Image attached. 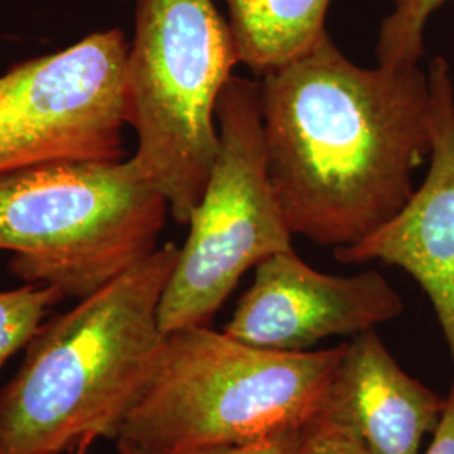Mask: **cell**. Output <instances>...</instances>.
<instances>
[{"label": "cell", "instance_id": "cell-1", "mask_svg": "<svg viewBox=\"0 0 454 454\" xmlns=\"http://www.w3.org/2000/svg\"><path fill=\"white\" fill-rule=\"evenodd\" d=\"M270 179L293 236L340 249L404 207L431 152L419 65L364 67L330 34L261 76Z\"/></svg>", "mask_w": 454, "mask_h": 454}, {"label": "cell", "instance_id": "cell-2", "mask_svg": "<svg viewBox=\"0 0 454 454\" xmlns=\"http://www.w3.org/2000/svg\"><path fill=\"white\" fill-rule=\"evenodd\" d=\"M179 251L157 247L41 325L0 392V454H59L114 439L160 354L159 309Z\"/></svg>", "mask_w": 454, "mask_h": 454}, {"label": "cell", "instance_id": "cell-3", "mask_svg": "<svg viewBox=\"0 0 454 454\" xmlns=\"http://www.w3.org/2000/svg\"><path fill=\"white\" fill-rule=\"evenodd\" d=\"M345 347L276 352L211 326L168 332L116 446L177 451L305 431L326 407Z\"/></svg>", "mask_w": 454, "mask_h": 454}, {"label": "cell", "instance_id": "cell-4", "mask_svg": "<svg viewBox=\"0 0 454 454\" xmlns=\"http://www.w3.org/2000/svg\"><path fill=\"white\" fill-rule=\"evenodd\" d=\"M239 65L214 0H137L127 58L131 162L174 221H191L219 150L217 101Z\"/></svg>", "mask_w": 454, "mask_h": 454}, {"label": "cell", "instance_id": "cell-5", "mask_svg": "<svg viewBox=\"0 0 454 454\" xmlns=\"http://www.w3.org/2000/svg\"><path fill=\"white\" fill-rule=\"evenodd\" d=\"M168 204L131 159L0 177V251L26 285L82 300L157 249Z\"/></svg>", "mask_w": 454, "mask_h": 454}, {"label": "cell", "instance_id": "cell-6", "mask_svg": "<svg viewBox=\"0 0 454 454\" xmlns=\"http://www.w3.org/2000/svg\"><path fill=\"white\" fill-rule=\"evenodd\" d=\"M215 118L219 150L163 293V333L209 326L244 273L293 249L292 229L268 172L260 82L234 74Z\"/></svg>", "mask_w": 454, "mask_h": 454}, {"label": "cell", "instance_id": "cell-7", "mask_svg": "<svg viewBox=\"0 0 454 454\" xmlns=\"http://www.w3.org/2000/svg\"><path fill=\"white\" fill-rule=\"evenodd\" d=\"M129 48L120 29L99 31L0 76V177L123 160Z\"/></svg>", "mask_w": 454, "mask_h": 454}, {"label": "cell", "instance_id": "cell-8", "mask_svg": "<svg viewBox=\"0 0 454 454\" xmlns=\"http://www.w3.org/2000/svg\"><path fill=\"white\" fill-rule=\"evenodd\" d=\"M404 311L401 294L379 271L322 273L294 249L254 268L224 333L276 352H307L332 337H356L389 324Z\"/></svg>", "mask_w": 454, "mask_h": 454}, {"label": "cell", "instance_id": "cell-9", "mask_svg": "<svg viewBox=\"0 0 454 454\" xmlns=\"http://www.w3.org/2000/svg\"><path fill=\"white\" fill-rule=\"evenodd\" d=\"M431 152L421 187L387 224L333 251L345 264L380 261L416 279L427 294L454 365V84L444 58L429 63Z\"/></svg>", "mask_w": 454, "mask_h": 454}, {"label": "cell", "instance_id": "cell-10", "mask_svg": "<svg viewBox=\"0 0 454 454\" xmlns=\"http://www.w3.org/2000/svg\"><path fill=\"white\" fill-rule=\"evenodd\" d=\"M444 406L446 397L411 377L375 328L347 341L325 409L371 454H419Z\"/></svg>", "mask_w": 454, "mask_h": 454}, {"label": "cell", "instance_id": "cell-11", "mask_svg": "<svg viewBox=\"0 0 454 454\" xmlns=\"http://www.w3.org/2000/svg\"><path fill=\"white\" fill-rule=\"evenodd\" d=\"M239 65L256 76L290 63L325 33L330 0H224Z\"/></svg>", "mask_w": 454, "mask_h": 454}, {"label": "cell", "instance_id": "cell-12", "mask_svg": "<svg viewBox=\"0 0 454 454\" xmlns=\"http://www.w3.org/2000/svg\"><path fill=\"white\" fill-rule=\"evenodd\" d=\"M446 0H392L394 9L380 22L375 56L379 65H419L424 29Z\"/></svg>", "mask_w": 454, "mask_h": 454}, {"label": "cell", "instance_id": "cell-13", "mask_svg": "<svg viewBox=\"0 0 454 454\" xmlns=\"http://www.w3.org/2000/svg\"><path fill=\"white\" fill-rule=\"evenodd\" d=\"M65 298L58 288L44 285H26L0 292V367L17 350L27 347L49 309Z\"/></svg>", "mask_w": 454, "mask_h": 454}, {"label": "cell", "instance_id": "cell-14", "mask_svg": "<svg viewBox=\"0 0 454 454\" xmlns=\"http://www.w3.org/2000/svg\"><path fill=\"white\" fill-rule=\"evenodd\" d=\"M303 454H371L357 434L326 409L303 434Z\"/></svg>", "mask_w": 454, "mask_h": 454}, {"label": "cell", "instance_id": "cell-15", "mask_svg": "<svg viewBox=\"0 0 454 454\" xmlns=\"http://www.w3.org/2000/svg\"><path fill=\"white\" fill-rule=\"evenodd\" d=\"M305 431L283 433L271 438L260 439L234 446H209L177 451H148L133 446H116L120 454H303Z\"/></svg>", "mask_w": 454, "mask_h": 454}, {"label": "cell", "instance_id": "cell-16", "mask_svg": "<svg viewBox=\"0 0 454 454\" xmlns=\"http://www.w3.org/2000/svg\"><path fill=\"white\" fill-rule=\"evenodd\" d=\"M422 454H454V386L446 397L438 426L433 431V441Z\"/></svg>", "mask_w": 454, "mask_h": 454}, {"label": "cell", "instance_id": "cell-17", "mask_svg": "<svg viewBox=\"0 0 454 454\" xmlns=\"http://www.w3.org/2000/svg\"><path fill=\"white\" fill-rule=\"evenodd\" d=\"M91 444H88V442H82V444H80L76 450H78V453L76 454H86V450L90 448Z\"/></svg>", "mask_w": 454, "mask_h": 454}]
</instances>
